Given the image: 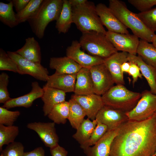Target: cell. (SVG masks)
Masks as SVG:
<instances>
[{
  "label": "cell",
  "mask_w": 156,
  "mask_h": 156,
  "mask_svg": "<svg viewBox=\"0 0 156 156\" xmlns=\"http://www.w3.org/2000/svg\"><path fill=\"white\" fill-rule=\"evenodd\" d=\"M13 7L11 0L8 3L0 2V21L4 24L11 28L19 24Z\"/></svg>",
  "instance_id": "29"
},
{
  "label": "cell",
  "mask_w": 156,
  "mask_h": 156,
  "mask_svg": "<svg viewBox=\"0 0 156 156\" xmlns=\"http://www.w3.org/2000/svg\"><path fill=\"white\" fill-rule=\"evenodd\" d=\"M31 86V90L29 92L17 98H11L2 107L7 109L16 107L27 108L31 107L34 101L41 98L44 93L43 88L40 86L37 81L32 82Z\"/></svg>",
  "instance_id": "17"
},
{
  "label": "cell",
  "mask_w": 156,
  "mask_h": 156,
  "mask_svg": "<svg viewBox=\"0 0 156 156\" xmlns=\"http://www.w3.org/2000/svg\"><path fill=\"white\" fill-rule=\"evenodd\" d=\"M63 3V0H43L37 12L27 21L32 32L39 39L43 38L49 24L57 20Z\"/></svg>",
  "instance_id": "3"
},
{
  "label": "cell",
  "mask_w": 156,
  "mask_h": 156,
  "mask_svg": "<svg viewBox=\"0 0 156 156\" xmlns=\"http://www.w3.org/2000/svg\"><path fill=\"white\" fill-rule=\"evenodd\" d=\"M19 130L18 126H6L0 124V151L5 145H8L14 142L18 134Z\"/></svg>",
  "instance_id": "31"
},
{
  "label": "cell",
  "mask_w": 156,
  "mask_h": 156,
  "mask_svg": "<svg viewBox=\"0 0 156 156\" xmlns=\"http://www.w3.org/2000/svg\"><path fill=\"white\" fill-rule=\"evenodd\" d=\"M20 114L18 111H9L5 108L0 107V124L6 126L13 125Z\"/></svg>",
  "instance_id": "36"
},
{
  "label": "cell",
  "mask_w": 156,
  "mask_h": 156,
  "mask_svg": "<svg viewBox=\"0 0 156 156\" xmlns=\"http://www.w3.org/2000/svg\"><path fill=\"white\" fill-rule=\"evenodd\" d=\"M73 22L82 33L95 31L105 34L103 25L93 2L85 3L72 7Z\"/></svg>",
  "instance_id": "5"
},
{
  "label": "cell",
  "mask_w": 156,
  "mask_h": 156,
  "mask_svg": "<svg viewBox=\"0 0 156 156\" xmlns=\"http://www.w3.org/2000/svg\"><path fill=\"white\" fill-rule=\"evenodd\" d=\"M97 123L95 120H92L88 118L84 119L76 129L73 137L80 145L83 144L89 139Z\"/></svg>",
  "instance_id": "27"
},
{
  "label": "cell",
  "mask_w": 156,
  "mask_h": 156,
  "mask_svg": "<svg viewBox=\"0 0 156 156\" xmlns=\"http://www.w3.org/2000/svg\"><path fill=\"white\" fill-rule=\"evenodd\" d=\"M25 41L24 45L16 52L29 60L41 63V48L38 42L34 37H28Z\"/></svg>",
  "instance_id": "24"
},
{
  "label": "cell",
  "mask_w": 156,
  "mask_h": 156,
  "mask_svg": "<svg viewBox=\"0 0 156 156\" xmlns=\"http://www.w3.org/2000/svg\"><path fill=\"white\" fill-rule=\"evenodd\" d=\"M141 94V97L135 107L126 113L129 120H144L156 112V94L147 90Z\"/></svg>",
  "instance_id": "7"
},
{
  "label": "cell",
  "mask_w": 156,
  "mask_h": 156,
  "mask_svg": "<svg viewBox=\"0 0 156 156\" xmlns=\"http://www.w3.org/2000/svg\"><path fill=\"white\" fill-rule=\"evenodd\" d=\"M0 70L18 73V66L15 61L2 48L0 49Z\"/></svg>",
  "instance_id": "34"
},
{
  "label": "cell",
  "mask_w": 156,
  "mask_h": 156,
  "mask_svg": "<svg viewBox=\"0 0 156 156\" xmlns=\"http://www.w3.org/2000/svg\"><path fill=\"white\" fill-rule=\"evenodd\" d=\"M27 127L37 133L46 146L50 149L58 145L59 138L54 122H34L28 123Z\"/></svg>",
  "instance_id": "12"
},
{
  "label": "cell",
  "mask_w": 156,
  "mask_h": 156,
  "mask_svg": "<svg viewBox=\"0 0 156 156\" xmlns=\"http://www.w3.org/2000/svg\"><path fill=\"white\" fill-rule=\"evenodd\" d=\"M96 10L103 25L106 27L108 31L121 34H129L128 28L105 4L98 3L96 6Z\"/></svg>",
  "instance_id": "14"
},
{
  "label": "cell",
  "mask_w": 156,
  "mask_h": 156,
  "mask_svg": "<svg viewBox=\"0 0 156 156\" xmlns=\"http://www.w3.org/2000/svg\"><path fill=\"white\" fill-rule=\"evenodd\" d=\"M156 150V112L142 121L128 120L119 128L109 156H153Z\"/></svg>",
  "instance_id": "1"
},
{
  "label": "cell",
  "mask_w": 156,
  "mask_h": 156,
  "mask_svg": "<svg viewBox=\"0 0 156 156\" xmlns=\"http://www.w3.org/2000/svg\"><path fill=\"white\" fill-rule=\"evenodd\" d=\"M71 98L81 105L88 118L92 120H95L97 114L104 106L101 96L95 94L86 95L74 94Z\"/></svg>",
  "instance_id": "15"
},
{
  "label": "cell",
  "mask_w": 156,
  "mask_h": 156,
  "mask_svg": "<svg viewBox=\"0 0 156 156\" xmlns=\"http://www.w3.org/2000/svg\"><path fill=\"white\" fill-rule=\"evenodd\" d=\"M128 1L141 12H146L156 5V0H128Z\"/></svg>",
  "instance_id": "39"
},
{
  "label": "cell",
  "mask_w": 156,
  "mask_h": 156,
  "mask_svg": "<svg viewBox=\"0 0 156 156\" xmlns=\"http://www.w3.org/2000/svg\"><path fill=\"white\" fill-rule=\"evenodd\" d=\"M73 23L72 7L68 0H63L62 8L56 21L55 27L58 33L65 34Z\"/></svg>",
  "instance_id": "25"
},
{
  "label": "cell",
  "mask_w": 156,
  "mask_h": 156,
  "mask_svg": "<svg viewBox=\"0 0 156 156\" xmlns=\"http://www.w3.org/2000/svg\"><path fill=\"white\" fill-rule=\"evenodd\" d=\"M24 149L22 143L14 141L7 145L1 153L3 156H23Z\"/></svg>",
  "instance_id": "38"
},
{
  "label": "cell",
  "mask_w": 156,
  "mask_h": 156,
  "mask_svg": "<svg viewBox=\"0 0 156 156\" xmlns=\"http://www.w3.org/2000/svg\"><path fill=\"white\" fill-rule=\"evenodd\" d=\"M119 128L108 130L94 145L84 150L86 156H109L112 142L118 134Z\"/></svg>",
  "instance_id": "18"
},
{
  "label": "cell",
  "mask_w": 156,
  "mask_h": 156,
  "mask_svg": "<svg viewBox=\"0 0 156 156\" xmlns=\"http://www.w3.org/2000/svg\"><path fill=\"white\" fill-rule=\"evenodd\" d=\"M81 48L79 41L73 40L70 45L66 49V56L72 59L82 68H90L103 63L104 59L86 53Z\"/></svg>",
  "instance_id": "13"
},
{
  "label": "cell",
  "mask_w": 156,
  "mask_h": 156,
  "mask_svg": "<svg viewBox=\"0 0 156 156\" xmlns=\"http://www.w3.org/2000/svg\"><path fill=\"white\" fill-rule=\"evenodd\" d=\"M74 94L86 95L94 94L93 84L89 68H82L77 73Z\"/></svg>",
  "instance_id": "23"
},
{
  "label": "cell",
  "mask_w": 156,
  "mask_h": 156,
  "mask_svg": "<svg viewBox=\"0 0 156 156\" xmlns=\"http://www.w3.org/2000/svg\"><path fill=\"white\" fill-rule=\"evenodd\" d=\"M68 102L69 113L68 120L72 127L77 129L86 114L82 107L74 99L71 98Z\"/></svg>",
  "instance_id": "28"
},
{
  "label": "cell",
  "mask_w": 156,
  "mask_h": 156,
  "mask_svg": "<svg viewBox=\"0 0 156 156\" xmlns=\"http://www.w3.org/2000/svg\"><path fill=\"white\" fill-rule=\"evenodd\" d=\"M30 0H12L13 7H14L16 13H18L27 5Z\"/></svg>",
  "instance_id": "42"
},
{
  "label": "cell",
  "mask_w": 156,
  "mask_h": 156,
  "mask_svg": "<svg viewBox=\"0 0 156 156\" xmlns=\"http://www.w3.org/2000/svg\"><path fill=\"white\" fill-rule=\"evenodd\" d=\"M43 0H30L26 6L20 12L16 13L19 24L28 21L37 12Z\"/></svg>",
  "instance_id": "32"
},
{
  "label": "cell",
  "mask_w": 156,
  "mask_h": 156,
  "mask_svg": "<svg viewBox=\"0 0 156 156\" xmlns=\"http://www.w3.org/2000/svg\"><path fill=\"white\" fill-rule=\"evenodd\" d=\"M128 54L125 52L118 51L104 59L103 63L111 73L116 85L125 84L121 66L123 63L128 61Z\"/></svg>",
  "instance_id": "16"
},
{
  "label": "cell",
  "mask_w": 156,
  "mask_h": 156,
  "mask_svg": "<svg viewBox=\"0 0 156 156\" xmlns=\"http://www.w3.org/2000/svg\"><path fill=\"white\" fill-rule=\"evenodd\" d=\"M109 8L120 22L133 34L141 39L152 42L156 35L150 30L135 13L127 8L125 3L119 0H109Z\"/></svg>",
  "instance_id": "2"
},
{
  "label": "cell",
  "mask_w": 156,
  "mask_h": 156,
  "mask_svg": "<svg viewBox=\"0 0 156 156\" xmlns=\"http://www.w3.org/2000/svg\"><path fill=\"white\" fill-rule=\"evenodd\" d=\"M108 130V127L105 125L100 122L97 124L89 139L83 144L80 145L84 151L89 147L94 145Z\"/></svg>",
  "instance_id": "33"
},
{
  "label": "cell",
  "mask_w": 156,
  "mask_h": 156,
  "mask_svg": "<svg viewBox=\"0 0 156 156\" xmlns=\"http://www.w3.org/2000/svg\"><path fill=\"white\" fill-rule=\"evenodd\" d=\"M7 52L16 63L18 73L21 75L28 74L39 80L47 81L49 76V72L47 69L41 63L25 59L16 51H7Z\"/></svg>",
  "instance_id": "8"
},
{
  "label": "cell",
  "mask_w": 156,
  "mask_h": 156,
  "mask_svg": "<svg viewBox=\"0 0 156 156\" xmlns=\"http://www.w3.org/2000/svg\"><path fill=\"white\" fill-rule=\"evenodd\" d=\"M72 7H75L86 3L87 0H68Z\"/></svg>",
  "instance_id": "44"
},
{
  "label": "cell",
  "mask_w": 156,
  "mask_h": 156,
  "mask_svg": "<svg viewBox=\"0 0 156 156\" xmlns=\"http://www.w3.org/2000/svg\"><path fill=\"white\" fill-rule=\"evenodd\" d=\"M107 38L118 51L136 55L140 40L134 34H121L107 31Z\"/></svg>",
  "instance_id": "10"
},
{
  "label": "cell",
  "mask_w": 156,
  "mask_h": 156,
  "mask_svg": "<svg viewBox=\"0 0 156 156\" xmlns=\"http://www.w3.org/2000/svg\"><path fill=\"white\" fill-rule=\"evenodd\" d=\"M137 14L150 30L154 33L156 31V7L146 12H140Z\"/></svg>",
  "instance_id": "35"
},
{
  "label": "cell",
  "mask_w": 156,
  "mask_h": 156,
  "mask_svg": "<svg viewBox=\"0 0 156 156\" xmlns=\"http://www.w3.org/2000/svg\"><path fill=\"white\" fill-rule=\"evenodd\" d=\"M153 156H156V150L155 153L154 154V155H153Z\"/></svg>",
  "instance_id": "47"
},
{
  "label": "cell",
  "mask_w": 156,
  "mask_h": 156,
  "mask_svg": "<svg viewBox=\"0 0 156 156\" xmlns=\"http://www.w3.org/2000/svg\"><path fill=\"white\" fill-rule=\"evenodd\" d=\"M129 62L130 64V67L128 73L132 77L133 79L132 83L134 86L139 78H142V75L140 73L138 66L135 63L132 62Z\"/></svg>",
  "instance_id": "40"
},
{
  "label": "cell",
  "mask_w": 156,
  "mask_h": 156,
  "mask_svg": "<svg viewBox=\"0 0 156 156\" xmlns=\"http://www.w3.org/2000/svg\"><path fill=\"white\" fill-rule=\"evenodd\" d=\"M128 59L129 62H133L138 66L148 83L150 91L156 94V68L146 63L138 56L129 53Z\"/></svg>",
  "instance_id": "22"
},
{
  "label": "cell",
  "mask_w": 156,
  "mask_h": 156,
  "mask_svg": "<svg viewBox=\"0 0 156 156\" xmlns=\"http://www.w3.org/2000/svg\"><path fill=\"white\" fill-rule=\"evenodd\" d=\"M79 42L81 48L88 54L103 59L118 51L105 34L96 31L82 33Z\"/></svg>",
  "instance_id": "6"
},
{
  "label": "cell",
  "mask_w": 156,
  "mask_h": 156,
  "mask_svg": "<svg viewBox=\"0 0 156 156\" xmlns=\"http://www.w3.org/2000/svg\"><path fill=\"white\" fill-rule=\"evenodd\" d=\"M101 96L104 105L127 113L135 107L141 94L129 90L124 85L118 84L113 86Z\"/></svg>",
  "instance_id": "4"
},
{
  "label": "cell",
  "mask_w": 156,
  "mask_h": 156,
  "mask_svg": "<svg viewBox=\"0 0 156 156\" xmlns=\"http://www.w3.org/2000/svg\"><path fill=\"white\" fill-rule=\"evenodd\" d=\"M41 99L44 103L42 110L44 116H47L56 104L65 101L66 92L59 89L44 86Z\"/></svg>",
  "instance_id": "20"
},
{
  "label": "cell",
  "mask_w": 156,
  "mask_h": 156,
  "mask_svg": "<svg viewBox=\"0 0 156 156\" xmlns=\"http://www.w3.org/2000/svg\"><path fill=\"white\" fill-rule=\"evenodd\" d=\"M0 156H3V154L1 153V154L0 155Z\"/></svg>",
  "instance_id": "48"
},
{
  "label": "cell",
  "mask_w": 156,
  "mask_h": 156,
  "mask_svg": "<svg viewBox=\"0 0 156 156\" xmlns=\"http://www.w3.org/2000/svg\"><path fill=\"white\" fill-rule=\"evenodd\" d=\"M9 78V75L5 72L0 75V103L3 104L11 99L7 88Z\"/></svg>",
  "instance_id": "37"
},
{
  "label": "cell",
  "mask_w": 156,
  "mask_h": 156,
  "mask_svg": "<svg viewBox=\"0 0 156 156\" xmlns=\"http://www.w3.org/2000/svg\"><path fill=\"white\" fill-rule=\"evenodd\" d=\"M69 113V102L65 101L54 106L47 116L55 124H64L68 119Z\"/></svg>",
  "instance_id": "30"
},
{
  "label": "cell",
  "mask_w": 156,
  "mask_h": 156,
  "mask_svg": "<svg viewBox=\"0 0 156 156\" xmlns=\"http://www.w3.org/2000/svg\"><path fill=\"white\" fill-rule=\"evenodd\" d=\"M23 156H45L44 149L42 147H39L29 152L24 153Z\"/></svg>",
  "instance_id": "43"
},
{
  "label": "cell",
  "mask_w": 156,
  "mask_h": 156,
  "mask_svg": "<svg viewBox=\"0 0 156 156\" xmlns=\"http://www.w3.org/2000/svg\"><path fill=\"white\" fill-rule=\"evenodd\" d=\"M89 69L94 94L102 96L114 86L112 76L103 63L93 66Z\"/></svg>",
  "instance_id": "9"
},
{
  "label": "cell",
  "mask_w": 156,
  "mask_h": 156,
  "mask_svg": "<svg viewBox=\"0 0 156 156\" xmlns=\"http://www.w3.org/2000/svg\"><path fill=\"white\" fill-rule=\"evenodd\" d=\"M130 67V64L129 62L123 63L121 66V70L122 72L128 73Z\"/></svg>",
  "instance_id": "45"
},
{
  "label": "cell",
  "mask_w": 156,
  "mask_h": 156,
  "mask_svg": "<svg viewBox=\"0 0 156 156\" xmlns=\"http://www.w3.org/2000/svg\"><path fill=\"white\" fill-rule=\"evenodd\" d=\"M152 42V44L156 47V34L154 36Z\"/></svg>",
  "instance_id": "46"
},
{
  "label": "cell",
  "mask_w": 156,
  "mask_h": 156,
  "mask_svg": "<svg viewBox=\"0 0 156 156\" xmlns=\"http://www.w3.org/2000/svg\"><path fill=\"white\" fill-rule=\"evenodd\" d=\"M77 74H65L55 73L49 75L44 85L62 90L65 92H74Z\"/></svg>",
  "instance_id": "19"
},
{
  "label": "cell",
  "mask_w": 156,
  "mask_h": 156,
  "mask_svg": "<svg viewBox=\"0 0 156 156\" xmlns=\"http://www.w3.org/2000/svg\"><path fill=\"white\" fill-rule=\"evenodd\" d=\"M137 54L146 63L156 68V47L152 44L141 39Z\"/></svg>",
  "instance_id": "26"
},
{
  "label": "cell",
  "mask_w": 156,
  "mask_h": 156,
  "mask_svg": "<svg viewBox=\"0 0 156 156\" xmlns=\"http://www.w3.org/2000/svg\"><path fill=\"white\" fill-rule=\"evenodd\" d=\"M52 156H67L68 151L63 147L59 144L52 148L50 149Z\"/></svg>",
  "instance_id": "41"
},
{
  "label": "cell",
  "mask_w": 156,
  "mask_h": 156,
  "mask_svg": "<svg viewBox=\"0 0 156 156\" xmlns=\"http://www.w3.org/2000/svg\"><path fill=\"white\" fill-rule=\"evenodd\" d=\"M95 120L107 126L109 130L119 128L129 119L126 113L104 105L97 114Z\"/></svg>",
  "instance_id": "11"
},
{
  "label": "cell",
  "mask_w": 156,
  "mask_h": 156,
  "mask_svg": "<svg viewBox=\"0 0 156 156\" xmlns=\"http://www.w3.org/2000/svg\"><path fill=\"white\" fill-rule=\"evenodd\" d=\"M49 67L51 69H55L56 73L70 74H77L82 68L74 60L66 56L51 57Z\"/></svg>",
  "instance_id": "21"
}]
</instances>
